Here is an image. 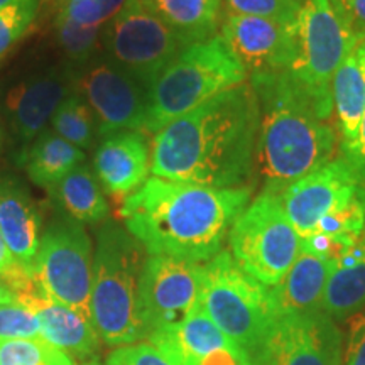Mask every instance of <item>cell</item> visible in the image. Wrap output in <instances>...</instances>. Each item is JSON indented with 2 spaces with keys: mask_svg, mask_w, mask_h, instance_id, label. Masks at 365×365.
<instances>
[{
  "mask_svg": "<svg viewBox=\"0 0 365 365\" xmlns=\"http://www.w3.org/2000/svg\"><path fill=\"white\" fill-rule=\"evenodd\" d=\"M71 91L73 75L58 68L27 76L9 90L4 113L7 129L19 148L17 159L21 164L29 145L41 132L48 129L54 112Z\"/></svg>",
  "mask_w": 365,
  "mask_h": 365,
  "instance_id": "15",
  "label": "cell"
},
{
  "mask_svg": "<svg viewBox=\"0 0 365 365\" xmlns=\"http://www.w3.org/2000/svg\"><path fill=\"white\" fill-rule=\"evenodd\" d=\"M16 266H17L16 259H14L12 252L9 250L6 239H4L2 232H0V277L6 276L7 272H11Z\"/></svg>",
  "mask_w": 365,
  "mask_h": 365,
  "instance_id": "37",
  "label": "cell"
},
{
  "mask_svg": "<svg viewBox=\"0 0 365 365\" xmlns=\"http://www.w3.org/2000/svg\"><path fill=\"white\" fill-rule=\"evenodd\" d=\"M125 4L127 0H59L58 17L85 27H103Z\"/></svg>",
  "mask_w": 365,
  "mask_h": 365,
  "instance_id": "29",
  "label": "cell"
},
{
  "mask_svg": "<svg viewBox=\"0 0 365 365\" xmlns=\"http://www.w3.org/2000/svg\"><path fill=\"white\" fill-rule=\"evenodd\" d=\"M143 245L125 227L105 220L97 230L91 281V322L100 341L124 346L148 341L137 289L144 261Z\"/></svg>",
  "mask_w": 365,
  "mask_h": 365,
  "instance_id": "4",
  "label": "cell"
},
{
  "mask_svg": "<svg viewBox=\"0 0 365 365\" xmlns=\"http://www.w3.org/2000/svg\"><path fill=\"white\" fill-rule=\"evenodd\" d=\"M93 252L83 223L63 215L43 230L33 266L36 281L49 299L76 309L90 322Z\"/></svg>",
  "mask_w": 365,
  "mask_h": 365,
  "instance_id": "9",
  "label": "cell"
},
{
  "mask_svg": "<svg viewBox=\"0 0 365 365\" xmlns=\"http://www.w3.org/2000/svg\"><path fill=\"white\" fill-rule=\"evenodd\" d=\"M185 48L145 0H127L102 27V53L148 90Z\"/></svg>",
  "mask_w": 365,
  "mask_h": 365,
  "instance_id": "10",
  "label": "cell"
},
{
  "mask_svg": "<svg viewBox=\"0 0 365 365\" xmlns=\"http://www.w3.org/2000/svg\"><path fill=\"white\" fill-rule=\"evenodd\" d=\"M93 171L105 193L120 198L134 193L150 175V144L145 132L120 130L100 137Z\"/></svg>",
  "mask_w": 365,
  "mask_h": 365,
  "instance_id": "17",
  "label": "cell"
},
{
  "mask_svg": "<svg viewBox=\"0 0 365 365\" xmlns=\"http://www.w3.org/2000/svg\"><path fill=\"white\" fill-rule=\"evenodd\" d=\"M85 365H102V364H98V362H86Z\"/></svg>",
  "mask_w": 365,
  "mask_h": 365,
  "instance_id": "41",
  "label": "cell"
},
{
  "mask_svg": "<svg viewBox=\"0 0 365 365\" xmlns=\"http://www.w3.org/2000/svg\"><path fill=\"white\" fill-rule=\"evenodd\" d=\"M200 307L250 359L277 318L272 287L245 272L227 249L202 264Z\"/></svg>",
  "mask_w": 365,
  "mask_h": 365,
  "instance_id": "6",
  "label": "cell"
},
{
  "mask_svg": "<svg viewBox=\"0 0 365 365\" xmlns=\"http://www.w3.org/2000/svg\"><path fill=\"white\" fill-rule=\"evenodd\" d=\"M364 188L352 164L340 156L296 180L282 191L281 200L287 218L303 239L312 235L327 215L352 202Z\"/></svg>",
  "mask_w": 365,
  "mask_h": 365,
  "instance_id": "14",
  "label": "cell"
},
{
  "mask_svg": "<svg viewBox=\"0 0 365 365\" xmlns=\"http://www.w3.org/2000/svg\"><path fill=\"white\" fill-rule=\"evenodd\" d=\"M359 43L333 11L330 0H304L294 22V59L287 71L325 120L333 117L335 73Z\"/></svg>",
  "mask_w": 365,
  "mask_h": 365,
  "instance_id": "7",
  "label": "cell"
},
{
  "mask_svg": "<svg viewBox=\"0 0 365 365\" xmlns=\"http://www.w3.org/2000/svg\"><path fill=\"white\" fill-rule=\"evenodd\" d=\"M333 261L301 250L279 284L272 286L277 317L322 309Z\"/></svg>",
  "mask_w": 365,
  "mask_h": 365,
  "instance_id": "21",
  "label": "cell"
},
{
  "mask_svg": "<svg viewBox=\"0 0 365 365\" xmlns=\"http://www.w3.org/2000/svg\"><path fill=\"white\" fill-rule=\"evenodd\" d=\"M202 264L148 255L137 289V303L148 340L153 333L180 325L200 307Z\"/></svg>",
  "mask_w": 365,
  "mask_h": 365,
  "instance_id": "12",
  "label": "cell"
},
{
  "mask_svg": "<svg viewBox=\"0 0 365 365\" xmlns=\"http://www.w3.org/2000/svg\"><path fill=\"white\" fill-rule=\"evenodd\" d=\"M247 80V70L220 34L186 46L148 90L145 132L156 134L198 105Z\"/></svg>",
  "mask_w": 365,
  "mask_h": 365,
  "instance_id": "5",
  "label": "cell"
},
{
  "mask_svg": "<svg viewBox=\"0 0 365 365\" xmlns=\"http://www.w3.org/2000/svg\"><path fill=\"white\" fill-rule=\"evenodd\" d=\"M86 159L85 150L59 137L51 127L44 129L27 149L22 164L27 176L39 188L48 191Z\"/></svg>",
  "mask_w": 365,
  "mask_h": 365,
  "instance_id": "25",
  "label": "cell"
},
{
  "mask_svg": "<svg viewBox=\"0 0 365 365\" xmlns=\"http://www.w3.org/2000/svg\"><path fill=\"white\" fill-rule=\"evenodd\" d=\"M0 232L19 266L33 269L43 235V215L24 186L0 178Z\"/></svg>",
  "mask_w": 365,
  "mask_h": 365,
  "instance_id": "18",
  "label": "cell"
},
{
  "mask_svg": "<svg viewBox=\"0 0 365 365\" xmlns=\"http://www.w3.org/2000/svg\"><path fill=\"white\" fill-rule=\"evenodd\" d=\"M254 365H341L344 335L323 309L277 317Z\"/></svg>",
  "mask_w": 365,
  "mask_h": 365,
  "instance_id": "13",
  "label": "cell"
},
{
  "mask_svg": "<svg viewBox=\"0 0 365 365\" xmlns=\"http://www.w3.org/2000/svg\"><path fill=\"white\" fill-rule=\"evenodd\" d=\"M41 4L27 2L0 11V58L7 54L33 27Z\"/></svg>",
  "mask_w": 365,
  "mask_h": 365,
  "instance_id": "31",
  "label": "cell"
},
{
  "mask_svg": "<svg viewBox=\"0 0 365 365\" xmlns=\"http://www.w3.org/2000/svg\"><path fill=\"white\" fill-rule=\"evenodd\" d=\"M349 163L352 164L355 173H357L359 180L362 181V185L365 186V112H364V117H362V124H360L357 148H355L354 156Z\"/></svg>",
  "mask_w": 365,
  "mask_h": 365,
  "instance_id": "36",
  "label": "cell"
},
{
  "mask_svg": "<svg viewBox=\"0 0 365 365\" xmlns=\"http://www.w3.org/2000/svg\"><path fill=\"white\" fill-rule=\"evenodd\" d=\"M299 242L281 195L262 190L232 225L228 252L254 279L272 287L279 284L294 264Z\"/></svg>",
  "mask_w": 365,
  "mask_h": 365,
  "instance_id": "8",
  "label": "cell"
},
{
  "mask_svg": "<svg viewBox=\"0 0 365 365\" xmlns=\"http://www.w3.org/2000/svg\"><path fill=\"white\" fill-rule=\"evenodd\" d=\"M156 16L186 46L217 36L222 0H145Z\"/></svg>",
  "mask_w": 365,
  "mask_h": 365,
  "instance_id": "24",
  "label": "cell"
},
{
  "mask_svg": "<svg viewBox=\"0 0 365 365\" xmlns=\"http://www.w3.org/2000/svg\"><path fill=\"white\" fill-rule=\"evenodd\" d=\"M365 308V234L333 261L322 309L344 322Z\"/></svg>",
  "mask_w": 365,
  "mask_h": 365,
  "instance_id": "22",
  "label": "cell"
},
{
  "mask_svg": "<svg viewBox=\"0 0 365 365\" xmlns=\"http://www.w3.org/2000/svg\"><path fill=\"white\" fill-rule=\"evenodd\" d=\"M252 186L210 188L150 176L125 196L120 218L148 255L205 264L223 250Z\"/></svg>",
  "mask_w": 365,
  "mask_h": 365,
  "instance_id": "2",
  "label": "cell"
},
{
  "mask_svg": "<svg viewBox=\"0 0 365 365\" xmlns=\"http://www.w3.org/2000/svg\"><path fill=\"white\" fill-rule=\"evenodd\" d=\"M38 314L41 339L61 350L71 360H86L97 354L100 339L93 323L65 304L49 299L44 293L27 304Z\"/></svg>",
  "mask_w": 365,
  "mask_h": 365,
  "instance_id": "20",
  "label": "cell"
},
{
  "mask_svg": "<svg viewBox=\"0 0 365 365\" xmlns=\"http://www.w3.org/2000/svg\"><path fill=\"white\" fill-rule=\"evenodd\" d=\"M259 100L255 170L262 190L282 195L287 186L331 161L339 132L319 117L313 100L289 71L249 76Z\"/></svg>",
  "mask_w": 365,
  "mask_h": 365,
  "instance_id": "3",
  "label": "cell"
},
{
  "mask_svg": "<svg viewBox=\"0 0 365 365\" xmlns=\"http://www.w3.org/2000/svg\"><path fill=\"white\" fill-rule=\"evenodd\" d=\"M259 122L249 81L222 91L154 134L150 175L210 188L250 186Z\"/></svg>",
  "mask_w": 365,
  "mask_h": 365,
  "instance_id": "1",
  "label": "cell"
},
{
  "mask_svg": "<svg viewBox=\"0 0 365 365\" xmlns=\"http://www.w3.org/2000/svg\"><path fill=\"white\" fill-rule=\"evenodd\" d=\"M73 91L93 112L98 137L120 130L145 132L148 88L102 51L73 75Z\"/></svg>",
  "mask_w": 365,
  "mask_h": 365,
  "instance_id": "11",
  "label": "cell"
},
{
  "mask_svg": "<svg viewBox=\"0 0 365 365\" xmlns=\"http://www.w3.org/2000/svg\"><path fill=\"white\" fill-rule=\"evenodd\" d=\"M220 36L249 76L287 71L294 59V24L227 12Z\"/></svg>",
  "mask_w": 365,
  "mask_h": 365,
  "instance_id": "16",
  "label": "cell"
},
{
  "mask_svg": "<svg viewBox=\"0 0 365 365\" xmlns=\"http://www.w3.org/2000/svg\"><path fill=\"white\" fill-rule=\"evenodd\" d=\"M331 97L340 153L350 161L357 148L365 112V39L346 54L335 73Z\"/></svg>",
  "mask_w": 365,
  "mask_h": 365,
  "instance_id": "19",
  "label": "cell"
},
{
  "mask_svg": "<svg viewBox=\"0 0 365 365\" xmlns=\"http://www.w3.org/2000/svg\"><path fill=\"white\" fill-rule=\"evenodd\" d=\"M4 135H6V132H4V124H2V117H0V148H2V144H4Z\"/></svg>",
  "mask_w": 365,
  "mask_h": 365,
  "instance_id": "40",
  "label": "cell"
},
{
  "mask_svg": "<svg viewBox=\"0 0 365 365\" xmlns=\"http://www.w3.org/2000/svg\"><path fill=\"white\" fill-rule=\"evenodd\" d=\"M11 303H16V298H14L11 287L6 284V281L0 277V307L2 304H11Z\"/></svg>",
  "mask_w": 365,
  "mask_h": 365,
  "instance_id": "38",
  "label": "cell"
},
{
  "mask_svg": "<svg viewBox=\"0 0 365 365\" xmlns=\"http://www.w3.org/2000/svg\"><path fill=\"white\" fill-rule=\"evenodd\" d=\"M105 365H178L149 341L117 346L107 357Z\"/></svg>",
  "mask_w": 365,
  "mask_h": 365,
  "instance_id": "33",
  "label": "cell"
},
{
  "mask_svg": "<svg viewBox=\"0 0 365 365\" xmlns=\"http://www.w3.org/2000/svg\"><path fill=\"white\" fill-rule=\"evenodd\" d=\"M48 193L65 215L83 225L103 223L110 213L102 185L86 163L68 173Z\"/></svg>",
  "mask_w": 365,
  "mask_h": 365,
  "instance_id": "23",
  "label": "cell"
},
{
  "mask_svg": "<svg viewBox=\"0 0 365 365\" xmlns=\"http://www.w3.org/2000/svg\"><path fill=\"white\" fill-rule=\"evenodd\" d=\"M223 2L228 14L262 17V19L293 26L304 0H223Z\"/></svg>",
  "mask_w": 365,
  "mask_h": 365,
  "instance_id": "30",
  "label": "cell"
},
{
  "mask_svg": "<svg viewBox=\"0 0 365 365\" xmlns=\"http://www.w3.org/2000/svg\"><path fill=\"white\" fill-rule=\"evenodd\" d=\"M0 365H75L43 339L0 340Z\"/></svg>",
  "mask_w": 365,
  "mask_h": 365,
  "instance_id": "28",
  "label": "cell"
},
{
  "mask_svg": "<svg viewBox=\"0 0 365 365\" xmlns=\"http://www.w3.org/2000/svg\"><path fill=\"white\" fill-rule=\"evenodd\" d=\"M341 22L359 41L365 39V0H330Z\"/></svg>",
  "mask_w": 365,
  "mask_h": 365,
  "instance_id": "35",
  "label": "cell"
},
{
  "mask_svg": "<svg viewBox=\"0 0 365 365\" xmlns=\"http://www.w3.org/2000/svg\"><path fill=\"white\" fill-rule=\"evenodd\" d=\"M51 129L81 150L90 149L98 137V124L85 100L71 91L51 118Z\"/></svg>",
  "mask_w": 365,
  "mask_h": 365,
  "instance_id": "26",
  "label": "cell"
},
{
  "mask_svg": "<svg viewBox=\"0 0 365 365\" xmlns=\"http://www.w3.org/2000/svg\"><path fill=\"white\" fill-rule=\"evenodd\" d=\"M346 336L345 365H365V308L350 317Z\"/></svg>",
  "mask_w": 365,
  "mask_h": 365,
  "instance_id": "34",
  "label": "cell"
},
{
  "mask_svg": "<svg viewBox=\"0 0 365 365\" xmlns=\"http://www.w3.org/2000/svg\"><path fill=\"white\" fill-rule=\"evenodd\" d=\"M41 339L39 318L19 303L0 307V340Z\"/></svg>",
  "mask_w": 365,
  "mask_h": 365,
  "instance_id": "32",
  "label": "cell"
},
{
  "mask_svg": "<svg viewBox=\"0 0 365 365\" xmlns=\"http://www.w3.org/2000/svg\"><path fill=\"white\" fill-rule=\"evenodd\" d=\"M56 39L66 56L80 68L102 49V27H85L58 17L54 19Z\"/></svg>",
  "mask_w": 365,
  "mask_h": 365,
  "instance_id": "27",
  "label": "cell"
},
{
  "mask_svg": "<svg viewBox=\"0 0 365 365\" xmlns=\"http://www.w3.org/2000/svg\"><path fill=\"white\" fill-rule=\"evenodd\" d=\"M27 2L43 4L44 0H0V11H2V9H7V7H12V6H19V4H27Z\"/></svg>",
  "mask_w": 365,
  "mask_h": 365,
  "instance_id": "39",
  "label": "cell"
}]
</instances>
